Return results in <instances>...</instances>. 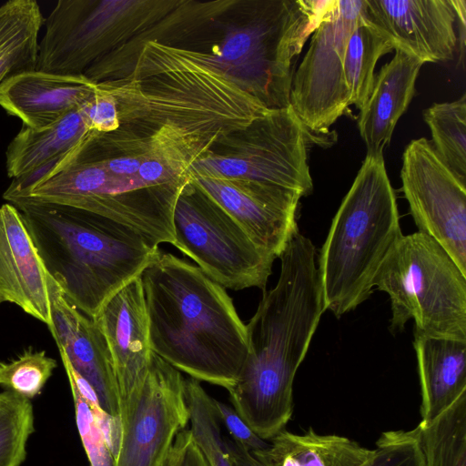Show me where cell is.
Returning a JSON list of instances; mask_svg holds the SVG:
<instances>
[{
  "mask_svg": "<svg viewBox=\"0 0 466 466\" xmlns=\"http://www.w3.org/2000/svg\"><path fill=\"white\" fill-rule=\"evenodd\" d=\"M161 466H176L173 448H172L171 451L169 452V454L165 459V461H163V463L161 464Z\"/></svg>",
  "mask_w": 466,
  "mask_h": 466,
  "instance_id": "cell-37",
  "label": "cell"
},
{
  "mask_svg": "<svg viewBox=\"0 0 466 466\" xmlns=\"http://www.w3.org/2000/svg\"><path fill=\"white\" fill-rule=\"evenodd\" d=\"M119 420L115 466H161L189 423L180 371L152 351L144 381L120 403Z\"/></svg>",
  "mask_w": 466,
  "mask_h": 466,
  "instance_id": "cell-11",
  "label": "cell"
},
{
  "mask_svg": "<svg viewBox=\"0 0 466 466\" xmlns=\"http://www.w3.org/2000/svg\"><path fill=\"white\" fill-rule=\"evenodd\" d=\"M176 466H210L189 430L180 431L174 441Z\"/></svg>",
  "mask_w": 466,
  "mask_h": 466,
  "instance_id": "cell-34",
  "label": "cell"
},
{
  "mask_svg": "<svg viewBox=\"0 0 466 466\" xmlns=\"http://www.w3.org/2000/svg\"><path fill=\"white\" fill-rule=\"evenodd\" d=\"M414 349L426 424L466 392V339L414 332Z\"/></svg>",
  "mask_w": 466,
  "mask_h": 466,
  "instance_id": "cell-20",
  "label": "cell"
},
{
  "mask_svg": "<svg viewBox=\"0 0 466 466\" xmlns=\"http://www.w3.org/2000/svg\"><path fill=\"white\" fill-rule=\"evenodd\" d=\"M367 19L366 0H329L292 77L290 106L313 135L329 132L350 106L343 61L348 39Z\"/></svg>",
  "mask_w": 466,
  "mask_h": 466,
  "instance_id": "cell-8",
  "label": "cell"
},
{
  "mask_svg": "<svg viewBox=\"0 0 466 466\" xmlns=\"http://www.w3.org/2000/svg\"><path fill=\"white\" fill-rule=\"evenodd\" d=\"M35 431L31 400L10 390L0 393V466H20Z\"/></svg>",
  "mask_w": 466,
  "mask_h": 466,
  "instance_id": "cell-28",
  "label": "cell"
},
{
  "mask_svg": "<svg viewBox=\"0 0 466 466\" xmlns=\"http://www.w3.org/2000/svg\"><path fill=\"white\" fill-rule=\"evenodd\" d=\"M423 118L437 155L466 185V96L453 102L433 104L423 112Z\"/></svg>",
  "mask_w": 466,
  "mask_h": 466,
  "instance_id": "cell-26",
  "label": "cell"
},
{
  "mask_svg": "<svg viewBox=\"0 0 466 466\" xmlns=\"http://www.w3.org/2000/svg\"><path fill=\"white\" fill-rule=\"evenodd\" d=\"M224 439L234 466H263L239 443L236 442L232 439L226 437H224ZM370 462L365 466H370Z\"/></svg>",
  "mask_w": 466,
  "mask_h": 466,
  "instance_id": "cell-36",
  "label": "cell"
},
{
  "mask_svg": "<svg viewBox=\"0 0 466 466\" xmlns=\"http://www.w3.org/2000/svg\"><path fill=\"white\" fill-rule=\"evenodd\" d=\"M400 177L418 231L435 239L466 274V185L425 137L406 147Z\"/></svg>",
  "mask_w": 466,
  "mask_h": 466,
  "instance_id": "cell-12",
  "label": "cell"
},
{
  "mask_svg": "<svg viewBox=\"0 0 466 466\" xmlns=\"http://www.w3.org/2000/svg\"><path fill=\"white\" fill-rule=\"evenodd\" d=\"M96 90V83L85 75L32 70L11 76L0 85V106L24 126L41 129L79 108Z\"/></svg>",
  "mask_w": 466,
  "mask_h": 466,
  "instance_id": "cell-18",
  "label": "cell"
},
{
  "mask_svg": "<svg viewBox=\"0 0 466 466\" xmlns=\"http://www.w3.org/2000/svg\"><path fill=\"white\" fill-rule=\"evenodd\" d=\"M79 108L91 131L111 133L120 127L115 99L97 86L96 92Z\"/></svg>",
  "mask_w": 466,
  "mask_h": 466,
  "instance_id": "cell-32",
  "label": "cell"
},
{
  "mask_svg": "<svg viewBox=\"0 0 466 466\" xmlns=\"http://www.w3.org/2000/svg\"><path fill=\"white\" fill-rule=\"evenodd\" d=\"M276 286L263 290L247 328L248 353L228 390L233 409L269 441L293 412V382L326 310L311 240L297 228L279 256Z\"/></svg>",
  "mask_w": 466,
  "mask_h": 466,
  "instance_id": "cell-2",
  "label": "cell"
},
{
  "mask_svg": "<svg viewBox=\"0 0 466 466\" xmlns=\"http://www.w3.org/2000/svg\"><path fill=\"white\" fill-rule=\"evenodd\" d=\"M392 49L389 38L368 19L355 27L348 39L343 61L350 105L359 110L364 106L374 86L376 64L381 56Z\"/></svg>",
  "mask_w": 466,
  "mask_h": 466,
  "instance_id": "cell-24",
  "label": "cell"
},
{
  "mask_svg": "<svg viewBox=\"0 0 466 466\" xmlns=\"http://www.w3.org/2000/svg\"><path fill=\"white\" fill-rule=\"evenodd\" d=\"M370 466H425L418 426L408 431L383 432Z\"/></svg>",
  "mask_w": 466,
  "mask_h": 466,
  "instance_id": "cell-30",
  "label": "cell"
},
{
  "mask_svg": "<svg viewBox=\"0 0 466 466\" xmlns=\"http://www.w3.org/2000/svg\"><path fill=\"white\" fill-rule=\"evenodd\" d=\"M402 236L383 157H366L319 253L317 268L326 309L339 318L365 301Z\"/></svg>",
  "mask_w": 466,
  "mask_h": 466,
  "instance_id": "cell-5",
  "label": "cell"
},
{
  "mask_svg": "<svg viewBox=\"0 0 466 466\" xmlns=\"http://www.w3.org/2000/svg\"><path fill=\"white\" fill-rule=\"evenodd\" d=\"M269 441L250 452L263 466H365L374 455V450L346 437L320 435L311 428L303 434L284 429Z\"/></svg>",
  "mask_w": 466,
  "mask_h": 466,
  "instance_id": "cell-21",
  "label": "cell"
},
{
  "mask_svg": "<svg viewBox=\"0 0 466 466\" xmlns=\"http://www.w3.org/2000/svg\"><path fill=\"white\" fill-rule=\"evenodd\" d=\"M56 366L46 351L29 349L16 359L0 362V386L31 400L41 392Z\"/></svg>",
  "mask_w": 466,
  "mask_h": 466,
  "instance_id": "cell-29",
  "label": "cell"
},
{
  "mask_svg": "<svg viewBox=\"0 0 466 466\" xmlns=\"http://www.w3.org/2000/svg\"><path fill=\"white\" fill-rule=\"evenodd\" d=\"M71 392L77 430L90 466H115L114 457L90 407L75 389L71 388Z\"/></svg>",
  "mask_w": 466,
  "mask_h": 466,
  "instance_id": "cell-31",
  "label": "cell"
},
{
  "mask_svg": "<svg viewBox=\"0 0 466 466\" xmlns=\"http://www.w3.org/2000/svg\"><path fill=\"white\" fill-rule=\"evenodd\" d=\"M240 148L225 155L209 152L192 163L187 181L208 176L312 192L308 156L312 139L291 106L273 109L248 128Z\"/></svg>",
  "mask_w": 466,
  "mask_h": 466,
  "instance_id": "cell-9",
  "label": "cell"
},
{
  "mask_svg": "<svg viewBox=\"0 0 466 466\" xmlns=\"http://www.w3.org/2000/svg\"><path fill=\"white\" fill-rule=\"evenodd\" d=\"M10 204L20 212L47 274L91 319L160 252L137 230L85 209L28 197Z\"/></svg>",
  "mask_w": 466,
  "mask_h": 466,
  "instance_id": "cell-4",
  "label": "cell"
},
{
  "mask_svg": "<svg viewBox=\"0 0 466 466\" xmlns=\"http://www.w3.org/2000/svg\"><path fill=\"white\" fill-rule=\"evenodd\" d=\"M96 86L115 99L120 126L148 131L142 157L164 161L186 180L187 167L212 145L273 110L207 66L198 52L157 39L142 46L130 75Z\"/></svg>",
  "mask_w": 466,
  "mask_h": 466,
  "instance_id": "cell-1",
  "label": "cell"
},
{
  "mask_svg": "<svg viewBox=\"0 0 466 466\" xmlns=\"http://www.w3.org/2000/svg\"><path fill=\"white\" fill-rule=\"evenodd\" d=\"M147 1L59 0L45 18L35 70L64 76L85 71L116 42L121 28H135L132 20L147 10Z\"/></svg>",
  "mask_w": 466,
  "mask_h": 466,
  "instance_id": "cell-10",
  "label": "cell"
},
{
  "mask_svg": "<svg viewBox=\"0 0 466 466\" xmlns=\"http://www.w3.org/2000/svg\"><path fill=\"white\" fill-rule=\"evenodd\" d=\"M418 428L425 466H466V392Z\"/></svg>",
  "mask_w": 466,
  "mask_h": 466,
  "instance_id": "cell-25",
  "label": "cell"
},
{
  "mask_svg": "<svg viewBox=\"0 0 466 466\" xmlns=\"http://www.w3.org/2000/svg\"><path fill=\"white\" fill-rule=\"evenodd\" d=\"M4 302V300L2 299V298L0 297V304Z\"/></svg>",
  "mask_w": 466,
  "mask_h": 466,
  "instance_id": "cell-38",
  "label": "cell"
},
{
  "mask_svg": "<svg viewBox=\"0 0 466 466\" xmlns=\"http://www.w3.org/2000/svg\"><path fill=\"white\" fill-rule=\"evenodd\" d=\"M100 161L106 170L115 177H136L142 162L141 157L123 156L115 157H96L79 162Z\"/></svg>",
  "mask_w": 466,
  "mask_h": 466,
  "instance_id": "cell-35",
  "label": "cell"
},
{
  "mask_svg": "<svg viewBox=\"0 0 466 466\" xmlns=\"http://www.w3.org/2000/svg\"><path fill=\"white\" fill-rule=\"evenodd\" d=\"M214 405L220 422L224 423L233 441L249 452L261 451L268 446V442L259 438L233 408L216 399Z\"/></svg>",
  "mask_w": 466,
  "mask_h": 466,
  "instance_id": "cell-33",
  "label": "cell"
},
{
  "mask_svg": "<svg viewBox=\"0 0 466 466\" xmlns=\"http://www.w3.org/2000/svg\"><path fill=\"white\" fill-rule=\"evenodd\" d=\"M422 65L416 57L395 49L393 58L375 76L371 94L358 117V128L367 147L366 157H383L398 120L415 94Z\"/></svg>",
  "mask_w": 466,
  "mask_h": 466,
  "instance_id": "cell-19",
  "label": "cell"
},
{
  "mask_svg": "<svg viewBox=\"0 0 466 466\" xmlns=\"http://www.w3.org/2000/svg\"><path fill=\"white\" fill-rule=\"evenodd\" d=\"M174 247L224 289L262 290L276 258L258 248L216 202L187 182L173 208Z\"/></svg>",
  "mask_w": 466,
  "mask_h": 466,
  "instance_id": "cell-7",
  "label": "cell"
},
{
  "mask_svg": "<svg viewBox=\"0 0 466 466\" xmlns=\"http://www.w3.org/2000/svg\"><path fill=\"white\" fill-rule=\"evenodd\" d=\"M140 279L151 350L190 378L229 390L248 342L225 289L198 267L161 251Z\"/></svg>",
  "mask_w": 466,
  "mask_h": 466,
  "instance_id": "cell-3",
  "label": "cell"
},
{
  "mask_svg": "<svg viewBox=\"0 0 466 466\" xmlns=\"http://www.w3.org/2000/svg\"><path fill=\"white\" fill-rule=\"evenodd\" d=\"M186 401L189 410L190 432L210 466H234L228 453L214 398L200 385V381L184 379Z\"/></svg>",
  "mask_w": 466,
  "mask_h": 466,
  "instance_id": "cell-27",
  "label": "cell"
},
{
  "mask_svg": "<svg viewBox=\"0 0 466 466\" xmlns=\"http://www.w3.org/2000/svg\"><path fill=\"white\" fill-rule=\"evenodd\" d=\"M92 320L110 352L121 403L144 381L152 353L140 277L108 299Z\"/></svg>",
  "mask_w": 466,
  "mask_h": 466,
  "instance_id": "cell-16",
  "label": "cell"
},
{
  "mask_svg": "<svg viewBox=\"0 0 466 466\" xmlns=\"http://www.w3.org/2000/svg\"><path fill=\"white\" fill-rule=\"evenodd\" d=\"M51 322L47 326L60 352L94 389L101 408L119 419L120 397L112 358L94 323L64 297L47 274Z\"/></svg>",
  "mask_w": 466,
  "mask_h": 466,
  "instance_id": "cell-15",
  "label": "cell"
},
{
  "mask_svg": "<svg viewBox=\"0 0 466 466\" xmlns=\"http://www.w3.org/2000/svg\"><path fill=\"white\" fill-rule=\"evenodd\" d=\"M80 108L41 129L22 126L5 152L7 176L18 178L77 147L90 134Z\"/></svg>",
  "mask_w": 466,
  "mask_h": 466,
  "instance_id": "cell-22",
  "label": "cell"
},
{
  "mask_svg": "<svg viewBox=\"0 0 466 466\" xmlns=\"http://www.w3.org/2000/svg\"><path fill=\"white\" fill-rule=\"evenodd\" d=\"M0 297L49 325L47 272L18 209L0 206Z\"/></svg>",
  "mask_w": 466,
  "mask_h": 466,
  "instance_id": "cell-17",
  "label": "cell"
},
{
  "mask_svg": "<svg viewBox=\"0 0 466 466\" xmlns=\"http://www.w3.org/2000/svg\"><path fill=\"white\" fill-rule=\"evenodd\" d=\"M44 22L35 0H9L0 5V85L11 76L35 70Z\"/></svg>",
  "mask_w": 466,
  "mask_h": 466,
  "instance_id": "cell-23",
  "label": "cell"
},
{
  "mask_svg": "<svg viewBox=\"0 0 466 466\" xmlns=\"http://www.w3.org/2000/svg\"><path fill=\"white\" fill-rule=\"evenodd\" d=\"M391 304L390 329L466 339V274L431 237L415 232L393 246L374 279Z\"/></svg>",
  "mask_w": 466,
  "mask_h": 466,
  "instance_id": "cell-6",
  "label": "cell"
},
{
  "mask_svg": "<svg viewBox=\"0 0 466 466\" xmlns=\"http://www.w3.org/2000/svg\"><path fill=\"white\" fill-rule=\"evenodd\" d=\"M367 19L393 49L423 64L451 60L457 46L452 0H366Z\"/></svg>",
  "mask_w": 466,
  "mask_h": 466,
  "instance_id": "cell-14",
  "label": "cell"
},
{
  "mask_svg": "<svg viewBox=\"0 0 466 466\" xmlns=\"http://www.w3.org/2000/svg\"><path fill=\"white\" fill-rule=\"evenodd\" d=\"M194 185L226 211L261 249L279 258L298 228L299 192L264 184L194 176Z\"/></svg>",
  "mask_w": 466,
  "mask_h": 466,
  "instance_id": "cell-13",
  "label": "cell"
}]
</instances>
